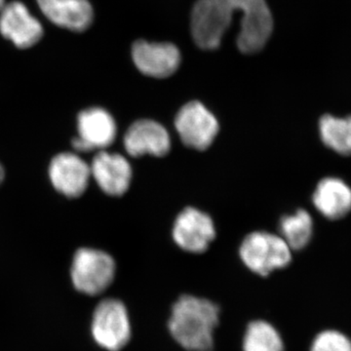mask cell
Segmentation results:
<instances>
[{"label":"cell","instance_id":"6da1fadb","mask_svg":"<svg viewBox=\"0 0 351 351\" xmlns=\"http://www.w3.org/2000/svg\"><path fill=\"white\" fill-rule=\"evenodd\" d=\"M237 15L248 18L267 38L271 36L274 19L265 0H198L191 13L193 40L202 49H217Z\"/></svg>","mask_w":351,"mask_h":351},{"label":"cell","instance_id":"7a4b0ae2","mask_svg":"<svg viewBox=\"0 0 351 351\" xmlns=\"http://www.w3.org/2000/svg\"><path fill=\"white\" fill-rule=\"evenodd\" d=\"M219 313V307L209 300L182 295L173 306L168 328L184 350L210 351L214 345Z\"/></svg>","mask_w":351,"mask_h":351},{"label":"cell","instance_id":"3957f363","mask_svg":"<svg viewBox=\"0 0 351 351\" xmlns=\"http://www.w3.org/2000/svg\"><path fill=\"white\" fill-rule=\"evenodd\" d=\"M245 265L261 276L287 267L292 261V250L282 237L265 232L247 235L239 249Z\"/></svg>","mask_w":351,"mask_h":351},{"label":"cell","instance_id":"277c9868","mask_svg":"<svg viewBox=\"0 0 351 351\" xmlns=\"http://www.w3.org/2000/svg\"><path fill=\"white\" fill-rule=\"evenodd\" d=\"M115 271L117 265L112 256L96 249L82 248L73 257L71 280L78 292L100 295L112 283Z\"/></svg>","mask_w":351,"mask_h":351},{"label":"cell","instance_id":"5b68a950","mask_svg":"<svg viewBox=\"0 0 351 351\" xmlns=\"http://www.w3.org/2000/svg\"><path fill=\"white\" fill-rule=\"evenodd\" d=\"M92 336L101 348L119 351L131 339V324L125 304L117 299L99 302L93 313Z\"/></svg>","mask_w":351,"mask_h":351},{"label":"cell","instance_id":"8992f818","mask_svg":"<svg viewBox=\"0 0 351 351\" xmlns=\"http://www.w3.org/2000/svg\"><path fill=\"white\" fill-rule=\"evenodd\" d=\"M175 127L182 143L197 151H205L213 144L219 129L216 117L197 101H189L179 110Z\"/></svg>","mask_w":351,"mask_h":351},{"label":"cell","instance_id":"52a82bcc","mask_svg":"<svg viewBox=\"0 0 351 351\" xmlns=\"http://www.w3.org/2000/svg\"><path fill=\"white\" fill-rule=\"evenodd\" d=\"M215 237L216 230L213 219L196 208H186L176 219L173 239L182 250L203 253L209 248Z\"/></svg>","mask_w":351,"mask_h":351},{"label":"cell","instance_id":"ba28073f","mask_svg":"<svg viewBox=\"0 0 351 351\" xmlns=\"http://www.w3.org/2000/svg\"><path fill=\"white\" fill-rule=\"evenodd\" d=\"M78 136L73 138V147L87 152L107 149L114 142L117 127L110 113L101 108H88L77 119Z\"/></svg>","mask_w":351,"mask_h":351},{"label":"cell","instance_id":"9c48e42d","mask_svg":"<svg viewBox=\"0 0 351 351\" xmlns=\"http://www.w3.org/2000/svg\"><path fill=\"white\" fill-rule=\"evenodd\" d=\"M132 58L141 73L151 77L166 78L174 75L181 64V53L172 43L136 41Z\"/></svg>","mask_w":351,"mask_h":351},{"label":"cell","instance_id":"30bf717a","mask_svg":"<svg viewBox=\"0 0 351 351\" xmlns=\"http://www.w3.org/2000/svg\"><path fill=\"white\" fill-rule=\"evenodd\" d=\"M0 32L18 48L27 49L40 40L43 27L25 4L13 1L0 11Z\"/></svg>","mask_w":351,"mask_h":351},{"label":"cell","instance_id":"8fae6325","mask_svg":"<svg viewBox=\"0 0 351 351\" xmlns=\"http://www.w3.org/2000/svg\"><path fill=\"white\" fill-rule=\"evenodd\" d=\"M127 154L133 157L164 156L170 152L169 132L158 122L141 119L134 122L123 138Z\"/></svg>","mask_w":351,"mask_h":351},{"label":"cell","instance_id":"7c38bea8","mask_svg":"<svg viewBox=\"0 0 351 351\" xmlns=\"http://www.w3.org/2000/svg\"><path fill=\"white\" fill-rule=\"evenodd\" d=\"M49 176L53 186L66 197H80L87 189L91 177L90 166L76 154L64 152L51 161Z\"/></svg>","mask_w":351,"mask_h":351},{"label":"cell","instance_id":"4fadbf2b","mask_svg":"<svg viewBox=\"0 0 351 351\" xmlns=\"http://www.w3.org/2000/svg\"><path fill=\"white\" fill-rule=\"evenodd\" d=\"M90 169L95 181L108 195H123L130 186L133 171L121 154L101 151L94 157Z\"/></svg>","mask_w":351,"mask_h":351},{"label":"cell","instance_id":"5bb4252c","mask_svg":"<svg viewBox=\"0 0 351 351\" xmlns=\"http://www.w3.org/2000/svg\"><path fill=\"white\" fill-rule=\"evenodd\" d=\"M41 12L53 24L69 31H86L94 19L88 0H36Z\"/></svg>","mask_w":351,"mask_h":351},{"label":"cell","instance_id":"9a60e30c","mask_svg":"<svg viewBox=\"0 0 351 351\" xmlns=\"http://www.w3.org/2000/svg\"><path fill=\"white\" fill-rule=\"evenodd\" d=\"M313 201L325 218L343 219L351 211V189L338 178H325L318 182Z\"/></svg>","mask_w":351,"mask_h":351},{"label":"cell","instance_id":"2e32d148","mask_svg":"<svg viewBox=\"0 0 351 351\" xmlns=\"http://www.w3.org/2000/svg\"><path fill=\"white\" fill-rule=\"evenodd\" d=\"M319 129L321 138L326 147L341 156H351V115L346 119L323 115Z\"/></svg>","mask_w":351,"mask_h":351},{"label":"cell","instance_id":"e0dca14e","mask_svg":"<svg viewBox=\"0 0 351 351\" xmlns=\"http://www.w3.org/2000/svg\"><path fill=\"white\" fill-rule=\"evenodd\" d=\"M279 226L280 237L291 250H302L313 237V221L306 210H299L294 215L283 217Z\"/></svg>","mask_w":351,"mask_h":351},{"label":"cell","instance_id":"ac0fdd59","mask_svg":"<svg viewBox=\"0 0 351 351\" xmlns=\"http://www.w3.org/2000/svg\"><path fill=\"white\" fill-rule=\"evenodd\" d=\"M243 351H284V343L278 331L267 321H253L247 327Z\"/></svg>","mask_w":351,"mask_h":351},{"label":"cell","instance_id":"d6986e66","mask_svg":"<svg viewBox=\"0 0 351 351\" xmlns=\"http://www.w3.org/2000/svg\"><path fill=\"white\" fill-rule=\"evenodd\" d=\"M311 351H351V341L343 332L326 330L313 339Z\"/></svg>","mask_w":351,"mask_h":351},{"label":"cell","instance_id":"ffe728a7","mask_svg":"<svg viewBox=\"0 0 351 351\" xmlns=\"http://www.w3.org/2000/svg\"><path fill=\"white\" fill-rule=\"evenodd\" d=\"M4 176H5V172H4L3 167H2L1 164H0V184L3 182Z\"/></svg>","mask_w":351,"mask_h":351},{"label":"cell","instance_id":"44dd1931","mask_svg":"<svg viewBox=\"0 0 351 351\" xmlns=\"http://www.w3.org/2000/svg\"><path fill=\"white\" fill-rule=\"evenodd\" d=\"M5 6V0H0V11Z\"/></svg>","mask_w":351,"mask_h":351}]
</instances>
